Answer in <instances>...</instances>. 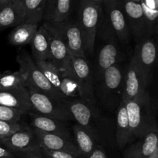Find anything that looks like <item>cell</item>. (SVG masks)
<instances>
[{"mask_svg":"<svg viewBox=\"0 0 158 158\" xmlns=\"http://www.w3.org/2000/svg\"><path fill=\"white\" fill-rule=\"evenodd\" d=\"M62 102L79 126L87 131L98 143L103 140L106 122L96 105L83 100H64Z\"/></svg>","mask_w":158,"mask_h":158,"instance_id":"obj_1","label":"cell"},{"mask_svg":"<svg viewBox=\"0 0 158 158\" xmlns=\"http://www.w3.org/2000/svg\"><path fill=\"white\" fill-rule=\"evenodd\" d=\"M96 42L100 43L99 52L97 55V67L94 77L96 82L101 78L103 72L120 60V52L119 50L120 43L115 32L107 20L102 14L100 25L98 26Z\"/></svg>","mask_w":158,"mask_h":158,"instance_id":"obj_2","label":"cell"},{"mask_svg":"<svg viewBox=\"0 0 158 158\" xmlns=\"http://www.w3.org/2000/svg\"><path fill=\"white\" fill-rule=\"evenodd\" d=\"M102 14L101 2L95 0H80L79 2L77 21L82 32L86 56L94 55L96 37Z\"/></svg>","mask_w":158,"mask_h":158,"instance_id":"obj_3","label":"cell"},{"mask_svg":"<svg viewBox=\"0 0 158 158\" xmlns=\"http://www.w3.org/2000/svg\"><path fill=\"white\" fill-rule=\"evenodd\" d=\"M124 71L119 63L113 65L103 72L97 82V95L102 104L108 110L117 108L123 98Z\"/></svg>","mask_w":158,"mask_h":158,"instance_id":"obj_4","label":"cell"},{"mask_svg":"<svg viewBox=\"0 0 158 158\" xmlns=\"http://www.w3.org/2000/svg\"><path fill=\"white\" fill-rule=\"evenodd\" d=\"M130 125V143L139 139L154 124L149 95L138 100H124Z\"/></svg>","mask_w":158,"mask_h":158,"instance_id":"obj_5","label":"cell"},{"mask_svg":"<svg viewBox=\"0 0 158 158\" xmlns=\"http://www.w3.org/2000/svg\"><path fill=\"white\" fill-rule=\"evenodd\" d=\"M26 87L29 94L30 111L62 121L72 119L61 100L49 97L29 84H26Z\"/></svg>","mask_w":158,"mask_h":158,"instance_id":"obj_6","label":"cell"},{"mask_svg":"<svg viewBox=\"0 0 158 158\" xmlns=\"http://www.w3.org/2000/svg\"><path fill=\"white\" fill-rule=\"evenodd\" d=\"M16 61L19 65V70L26 76V84L31 85L49 97L62 101L60 95L48 82L35 62L26 51H20L16 56Z\"/></svg>","mask_w":158,"mask_h":158,"instance_id":"obj_7","label":"cell"},{"mask_svg":"<svg viewBox=\"0 0 158 158\" xmlns=\"http://www.w3.org/2000/svg\"><path fill=\"white\" fill-rule=\"evenodd\" d=\"M149 78L131 59L127 69L124 73L122 100H138L148 96L147 88Z\"/></svg>","mask_w":158,"mask_h":158,"instance_id":"obj_8","label":"cell"},{"mask_svg":"<svg viewBox=\"0 0 158 158\" xmlns=\"http://www.w3.org/2000/svg\"><path fill=\"white\" fill-rule=\"evenodd\" d=\"M102 8L103 15L115 32L119 42L122 44H128L131 32L120 0H103Z\"/></svg>","mask_w":158,"mask_h":158,"instance_id":"obj_9","label":"cell"},{"mask_svg":"<svg viewBox=\"0 0 158 158\" xmlns=\"http://www.w3.org/2000/svg\"><path fill=\"white\" fill-rule=\"evenodd\" d=\"M69 68L83 95V100L96 105L94 73L86 58L70 56Z\"/></svg>","mask_w":158,"mask_h":158,"instance_id":"obj_10","label":"cell"},{"mask_svg":"<svg viewBox=\"0 0 158 158\" xmlns=\"http://www.w3.org/2000/svg\"><path fill=\"white\" fill-rule=\"evenodd\" d=\"M52 25L63 38L71 56L86 58L82 32L77 20H71L69 18L62 23Z\"/></svg>","mask_w":158,"mask_h":158,"instance_id":"obj_11","label":"cell"},{"mask_svg":"<svg viewBox=\"0 0 158 158\" xmlns=\"http://www.w3.org/2000/svg\"><path fill=\"white\" fill-rule=\"evenodd\" d=\"M34 136L40 148L47 151H65L80 155L78 148L70 136L46 133L37 129H32Z\"/></svg>","mask_w":158,"mask_h":158,"instance_id":"obj_12","label":"cell"},{"mask_svg":"<svg viewBox=\"0 0 158 158\" xmlns=\"http://www.w3.org/2000/svg\"><path fill=\"white\" fill-rule=\"evenodd\" d=\"M46 27L49 38V52L50 60L58 69L65 71L69 68L70 56L66 43L60 34L52 24L43 23Z\"/></svg>","mask_w":158,"mask_h":158,"instance_id":"obj_13","label":"cell"},{"mask_svg":"<svg viewBox=\"0 0 158 158\" xmlns=\"http://www.w3.org/2000/svg\"><path fill=\"white\" fill-rule=\"evenodd\" d=\"M130 32L137 42L146 37V25L140 2L120 0Z\"/></svg>","mask_w":158,"mask_h":158,"instance_id":"obj_14","label":"cell"},{"mask_svg":"<svg viewBox=\"0 0 158 158\" xmlns=\"http://www.w3.org/2000/svg\"><path fill=\"white\" fill-rule=\"evenodd\" d=\"M133 60L140 69L150 77L157 60V46L153 39L144 37L137 43L134 49Z\"/></svg>","mask_w":158,"mask_h":158,"instance_id":"obj_15","label":"cell"},{"mask_svg":"<svg viewBox=\"0 0 158 158\" xmlns=\"http://www.w3.org/2000/svg\"><path fill=\"white\" fill-rule=\"evenodd\" d=\"M0 143L13 154L40 148L32 129L26 126L9 136L1 138Z\"/></svg>","mask_w":158,"mask_h":158,"instance_id":"obj_16","label":"cell"},{"mask_svg":"<svg viewBox=\"0 0 158 158\" xmlns=\"http://www.w3.org/2000/svg\"><path fill=\"white\" fill-rule=\"evenodd\" d=\"M0 105L17 110L23 114L31 110L29 94L26 86L0 89Z\"/></svg>","mask_w":158,"mask_h":158,"instance_id":"obj_17","label":"cell"},{"mask_svg":"<svg viewBox=\"0 0 158 158\" xmlns=\"http://www.w3.org/2000/svg\"><path fill=\"white\" fill-rule=\"evenodd\" d=\"M73 0H47L43 20L47 24H57L68 19Z\"/></svg>","mask_w":158,"mask_h":158,"instance_id":"obj_18","label":"cell"},{"mask_svg":"<svg viewBox=\"0 0 158 158\" xmlns=\"http://www.w3.org/2000/svg\"><path fill=\"white\" fill-rule=\"evenodd\" d=\"M25 21V12L22 0H12L0 5V30L16 26Z\"/></svg>","mask_w":158,"mask_h":158,"instance_id":"obj_19","label":"cell"},{"mask_svg":"<svg viewBox=\"0 0 158 158\" xmlns=\"http://www.w3.org/2000/svg\"><path fill=\"white\" fill-rule=\"evenodd\" d=\"M30 44L32 58L34 61H46L50 60L49 33L44 24L39 26Z\"/></svg>","mask_w":158,"mask_h":158,"instance_id":"obj_20","label":"cell"},{"mask_svg":"<svg viewBox=\"0 0 158 158\" xmlns=\"http://www.w3.org/2000/svg\"><path fill=\"white\" fill-rule=\"evenodd\" d=\"M28 113L30 116L31 123L34 129L40 130L46 133L70 136L67 128L65 126L64 121L40 115L32 111H29Z\"/></svg>","mask_w":158,"mask_h":158,"instance_id":"obj_21","label":"cell"},{"mask_svg":"<svg viewBox=\"0 0 158 158\" xmlns=\"http://www.w3.org/2000/svg\"><path fill=\"white\" fill-rule=\"evenodd\" d=\"M130 135L131 133L127 113L124 102L122 100L121 103L117 108L115 128L116 143L120 149L124 148L130 143Z\"/></svg>","mask_w":158,"mask_h":158,"instance_id":"obj_22","label":"cell"},{"mask_svg":"<svg viewBox=\"0 0 158 158\" xmlns=\"http://www.w3.org/2000/svg\"><path fill=\"white\" fill-rule=\"evenodd\" d=\"M140 140L134 143L136 151L141 158H148L158 150V137L156 123L151 125Z\"/></svg>","mask_w":158,"mask_h":158,"instance_id":"obj_23","label":"cell"},{"mask_svg":"<svg viewBox=\"0 0 158 158\" xmlns=\"http://www.w3.org/2000/svg\"><path fill=\"white\" fill-rule=\"evenodd\" d=\"M39 24L23 23L14 28L9 35V42L13 46L30 44L38 30Z\"/></svg>","mask_w":158,"mask_h":158,"instance_id":"obj_24","label":"cell"},{"mask_svg":"<svg viewBox=\"0 0 158 158\" xmlns=\"http://www.w3.org/2000/svg\"><path fill=\"white\" fill-rule=\"evenodd\" d=\"M73 131L75 137L74 142L78 148L80 156L83 158H88L96 146L100 143H97L87 131L79 126L77 123L73 125Z\"/></svg>","mask_w":158,"mask_h":158,"instance_id":"obj_25","label":"cell"},{"mask_svg":"<svg viewBox=\"0 0 158 158\" xmlns=\"http://www.w3.org/2000/svg\"><path fill=\"white\" fill-rule=\"evenodd\" d=\"M25 12L24 23L40 24L43 21L47 0H22Z\"/></svg>","mask_w":158,"mask_h":158,"instance_id":"obj_26","label":"cell"},{"mask_svg":"<svg viewBox=\"0 0 158 158\" xmlns=\"http://www.w3.org/2000/svg\"><path fill=\"white\" fill-rule=\"evenodd\" d=\"M26 77L21 71H6L0 73V89L26 86Z\"/></svg>","mask_w":158,"mask_h":158,"instance_id":"obj_27","label":"cell"},{"mask_svg":"<svg viewBox=\"0 0 158 158\" xmlns=\"http://www.w3.org/2000/svg\"><path fill=\"white\" fill-rule=\"evenodd\" d=\"M23 113L17 110L0 105V120L10 122V123H19Z\"/></svg>","mask_w":158,"mask_h":158,"instance_id":"obj_28","label":"cell"},{"mask_svg":"<svg viewBox=\"0 0 158 158\" xmlns=\"http://www.w3.org/2000/svg\"><path fill=\"white\" fill-rule=\"evenodd\" d=\"M24 127L25 125L19 123H10L0 120V139L9 136Z\"/></svg>","mask_w":158,"mask_h":158,"instance_id":"obj_29","label":"cell"},{"mask_svg":"<svg viewBox=\"0 0 158 158\" xmlns=\"http://www.w3.org/2000/svg\"><path fill=\"white\" fill-rule=\"evenodd\" d=\"M42 152L46 158H83L81 156L77 154H71L65 151H47V150L42 149Z\"/></svg>","mask_w":158,"mask_h":158,"instance_id":"obj_30","label":"cell"},{"mask_svg":"<svg viewBox=\"0 0 158 158\" xmlns=\"http://www.w3.org/2000/svg\"><path fill=\"white\" fill-rule=\"evenodd\" d=\"M15 158H46L42 152L40 148L22 152L14 153Z\"/></svg>","mask_w":158,"mask_h":158,"instance_id":"obj_31","label":"cell"},{"mask_svg":"<svg viewBox=\"0 0 158 158\" xmlns=\"http://www.w3.org/2000/svg\"><path fill=\"white\" fill-rule=\"evenodd\" d=\"M88 158H108V157L103 147L100 144H97Z\"/></svg>","mask_w":158,"mask_h":158,"instance_id":"obj_32","label":"cell"},{"mask_svg":"<svg viewBox=\"0 0 158 158\" xmlns=\"http://www.w3.org/2000/svg\"><path fill=\"white\" fill-rule=\"evenodd\" d=\"M123 158H141V157L139 156L138 153H137V151H136L134 144H132L131 147H129V148L125 151Z\"/></svg>","mask_w":158,"mask_h":158,"instance_id":"obj_33","label":"cell"},{"mask_svg":"<svg viewBox=\"0 0 158 158\" xmlns=\"http://www.w3.org/2000/svg\"><path fill=\"white\" fill-rule=\"evenodd\" d=\"M0 158H15V155L7 148L0 146Z\"/></svg>","mask_w":158,"mask_h":158,"instance_id":"obj_34","label":"cell"},{"mask_svg":"<svg viewBox=\"0 0 158 158\" xmlns=\"http://www.w3.org/2000/svg\"><path fill=\"white\" fill-rule=\"evenodd\" d=\"M148 158H158V150H157L156 151H154V152Z\"/></svg>","mask_w":158,"mask_h":158,"instance_id":"obj_35","label":"cell"},{"mask_svg":"<svg viewBox=\"0 0 158 158\" xmlns=\"http://www.w3.org/2000/svg\"><path fill=\"white\" fill-rule=\"evenodd\" d=\"M12 1V0H0V5L6 4V3Z\"/></svg>","mask_w":158,"mask_h":158,"instance_id":"obj_36","label":"cell"},{"mask_svg":"<svg viewBox=\"0 0 158 158\" xmlns=\"http://www.w3.org/2000/svg\"><path fill=\"white\" fill-rule=\"evenodd\" d=\"M127 1H131V2H140V0H127Z\"/></svg>","mask_w":158,"mask_h":158,"instance_id":"obj_37","label":"cell"},{"mask_svg":"<svg viewBox=\"0 0 158 158\" xmlns=\"http://www.w3.org/2000/svg\"><path fill=\"white\" fill-rule=\"evenodd\" d=\"M95 1H97V2H103V0H95Z\"/></svg>","mask_w":158,"mask_h":158,"instance_id":"obj_38","label":"cell"}]
</instances>
